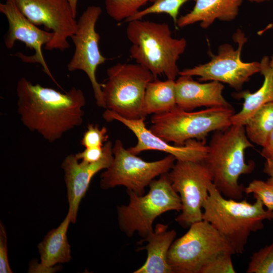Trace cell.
<instances>
[{"mask_svg":"<svg viewBox=\"0 0 273 273\" xmlns=\"http://www.w3.org/2000/svg\"><path fill=\"white\" fill-rule=\"evenodd\" d=\"M76 158L84 163H92L99 161L104 155L102 147L85 148L83 151L75 154Z\"/></svg>","mask_w":273,"mask_h":273,"instance_id":"obj_31","label":"cell"},{"mask_svg":"<svg viewBox=\"0 0 273 273\" xmlns=\"http://www.w3.org/2000/svg\"><path fill=\"white\" fill-rule=\"evenodd\" d=\"M155 0H105L107 14L117 22L125 21L148 2Z\"/></svg>","mask_w":273,"mask_h":273,"instance_id":"obj_24","label":"cell"},{"mask_svg":"<svg viewBox=\"0 0 273 273\" xmlns=\"http://www.w3.org/2000/svg\"><path fill=\"white\" fill-rule=\"evenodd\" d=\"M0 272H13L8 260L7 232L2 221L0 222Z\"/></svg>","mask_w":273,"mask_h":273,"instance_id":"obj_30","label":"cell"},{"mask_svg":"<svg viewBox=\"0 0 273 273\" xmlns=\"http://www.w3.org/2000/svg\"><path fill=\"white\" fill-rule=\"evenodd\" d=\"M243 0H196L193 9L178 18L176 26L184 28L196 23L204 29L218 20L230 22L236 19Z\"/></svg>","mask_w":273,"mask_h":273,"instance_id":"obj_18","label":"cell"},{"mask_svg":"<svg viewBox=\"0 0 273 273\" xmlns=\"http://www.w3.org/2000/svg\"><path fill=\"white\" fill-rule=\"evenodd\" d=\"M107 121H118L130 129L137 138L136 144L127 149L133 154L138 155L143 151L154 150L168 153L174 156L176 161H204L208 147L205 141L191 140L185 145H170L148 129L145 119L136 120L124 118L114 112L106 109L103 113Z\"/></svg>","mask_w":273,"mask_h":273,"instance_id":"obj_15","label":"cell"},{"mask_svg":"<svg viewBox=\"0 0 273 273\" xmlns=\"http://www.w3.org/2000/svg\"><path fill=\"white\" fill-rule=\"evenodd\" d=\"M237 49L230 44H221L216 54L204 64L180 71L179 75L197 76L201 81H216L228 84L237 92L242 90L245 83L254 74L260 72V62H243L241 58L243 48L247 40L244 33L238 29L234 34Z\"/></svg>","mask_w":273,"mask_h":273,"instance_id":"obj_10","label":"cell"},{"mask_svg":"<svg viewBox=\"0 0 273 273\" xmlns=\"http://www.w3.org/2000/svg\"><path fill=\"white\" fill-rule=\"evenodd\" d=\"M16 94L18 113L23 125L50 143L61 139L83 121L86 101L80 88L73 86L62 93L21 77L17 83Z\"/></svg>","mask_w":273,"mask_h":273,"instance_id":"obj_1","label":"cell"},{"mask_svg":"<svg viewBox=\"0 0 273 273\" xmlns=\"http://www.w3.org/2000/svg\"><path fill=\"white\" fill-rule=\"evenodd\" d=\"M11 1L32 23L53 33L45 50L64 51L69 48L68 39L75 32L77 21L67 0Z\"/></svg>","mask_w":273,"mask_h":273,"instance_id":"obj_13","label":"cell"},{"mask_svg":"<svg viewBox=\"0 0 273 273\" xmlns=\"http://www.w3.org/2000/svg\"><path fill=\"white\" fill-rule=\"evenodd\" d=\"M260 154L265 160H273V130L262 147Z\"/></svg>","mask_w":273,"mask_h":273,"instance_id":"obj_32","label":"cell"},{"mask_svg":"<svg viewBox=\"0 0 273 273\" xmlns=\"http://www.w3.org/2000/svg\"><path fill=\"white\" fill-rule=\"evenodd\" d=\"M86 128L81 140V144L85 148L102 147L108 141L106 127L100 128L97 124L90 123Z\"/></svg>","mask_w":273,"mask_h":273,"instance_id":"obj_29","label":"cell"},{"mask_svg":"<svg viewBox=\"0 0 273 273\" xmlns=\"http://www.w3.org/2000/svg\"><path fill=\"white\" fill-rule=\"evenodd\" d=\"M189 230L175 240L167 261L172 273H199L204 264L223 252H236L225 238L208 222L192 224Z\"/></svg>","mask_w":273,"mask_h":273,"instance_id":"obj_8","label":"cell"},{"mask_svg":"<svg viewBox=\"0 0 273 273\" xmlns=\"http://www.w3.org/2000/svg\"><path fill=\"white\" fill-rule=\"evenodd\" d=\"M70 222L71 217L68 212L60 224L50 231L38 245L41 265L51 268L57 264L70 261L71 246L67 236Z\"/></svg>","mask_w":273,"mask_h":273,"instance_id":"obj_21","label":"cell"},{"mask_svg":"<svg viewBox=\"0 0 273 273\" xmlns=\"http://www.w3.org/2000/svg\"><path fill=\"white\" fill-rule=\"evenodd\" d=\"M247 273H273V242L254 253Z\"/></svg>","mask_w":273,"mask_h":273,"instance_id":"obj_26","label":"cell"},{"mask_svg":"<svg viewBox=\"0 0 273 273\" xmlns=\"http://www.w3.org/2000/svg\"><path fill=\"white\" fill-rule=\"evenodd\" d=\"M191 1L196 0H155L151 6L140 10L124 22H128L132 20L142 19L145 16L150 14L165 13L172 18L176 25L180 8L184 4Z\"/></svg>","mask_w":273,"mask_h":273,"instance_id":"obj_25","label":"cell"},{"mask_svg":"<svg viewBox=\"0 0 273 273\" xmlns=\"http://www.w3.org/2000/svg\"><path fill=\"white\" fill-rule=\"evenodd\" d=\"M0 12L5 16L8 23V29L4 39L5 47L12 49L18 40L24 43L26 47L33 50L34 54L27 55L17 52L14 55L24 63L39 64L44 72L61 88L49 69L42 53V47L50 42L53 33L42 30L32 23L11 0L0 3Z\"/></svg>","mask_w":273,"mask_h":273,"instance_id":"obj_14","label":"cell"},{"mask_svg":"<svg viewBox=\"0 0 273 273\" xmlns=\"http://www.w3.org/2000/svg\"><path fill=\"white\" fill-rule=\"evenodd\" d=\"M176 236L174 230H168V225L157 224L153 231L142 240L147 244L139 250L147 251V258L144 264L133 273H172L167 256Z\"/></svg>","mask_w":273,"mask_h":273,"instance_id":"obj_19","label":"cell"},{"mask_svg":"<svg viewBox=\"0 0 273 273\" xmlns=\"http://www.w3.org/2000/svg\"><path fill=\"white\" fill-rule=\"evenodd\" d=\"M169 178L181 202L176 221L183 227L203 220V207L209 196L211 174L202 161H176L168 172Z\"/></svg>","mask_w":273,"mask_h":273,"instance_id":"obj_11","label":"cell"},{"mask_svg":"<svg viewBox=\"0 0 273 273\" xmlns=\"http://www.w3.org/2000/svg\"><path fill=\"white\" fill-rule=\"evenodd\" d=\"M107 74L101 83L106 109L126 119H145L143 102L147 85L156 79L153 74L138 63H118Z\"/></svg>","mask_w":273,"mask_h":273,"instance_id":"obj_7","label":"cell"},{"mask_svg":"<svg viewBox=\"0 0 273 273\" xmlns=\"http://www.w3.org/2000/svg\"><path fill=\"white\" fill-rule=\"evenodd\" d=\"M263 172L268 176L266 181L273 186V160H266Z\"/></svg>","mask_w":273,"mask_h":273,"instance_id":"obj_33","label":"cell"},{"mask_svg":"<svg viewBox=\"0 0 273 273\" xmlns=\"http://www.w3.org/2000/svg\"><path fill=\"white\" fill-rule=\"evenodd\" d=\"M113 146L111 141L106 142L103 146L102 158L95 163L79 162L73 154L67 155L63 160L61 166L64 172L68 212L72 223L76 222L80 203L87 191L92 179L98 172L108 168L111 164L113 159Z\"/></svg>","mask_w":273,"mask_h":273,"instance_id":"obj_16","label":"cell"},{"mask_svg":"<svg viewBox=\"0 0 273 273\" xmlns=\"http://www.w3.org/2000/svg\"><path fill=\"white\" fill-rule=\"evenodd\" d=\"M127 23L126 34L131 43L130 57L156 78L164 75L175 80L180 71L177 61L186 49V39L173 37L165 23L142 19Z\"/></svg>","mask_w":273,"mask_h":273,"instance_id":"obj_2","label":"cell"},{"mask_svg":"<svg viewBox=\"0 0 273 273\" xmlns=\"http://www.w3.org/2000/svg\"><path fill=\"white\" fill-rule=\"evenodd\" d=\"M253 147L243 125L216 131L211 138L204 161L213 184L228 198L240 200L243 197L245 187L239 179L254 169V162L247 163L244 155L246 150Z\"/></svg>","mask_w":273,"mask_h":273,"instance_id":"obj_3","label":"cell"},{"mask_svg":"<svg viewBox=\"0 0 273 273\" xmlns=\"http://www.w3.org/2000/svg\"><path fill=\"white\" fill-rule=\"evenodd\" d=\"M176 107L175 80L156 78L148 83L143 102L146 116L168 112Z\"/></svg>","mask_w":273,"mask_h":273,"instance_id":"obj_22","label":"cell"},{"mask_svg":"<svg viewBox=\"0 0 273 273\" xmlns=\"http://www.w3.org/2000/svg\"><path fill=\"white\" fill-rule=\"evenodd\" d=\"M113 153L111 164L101 174V187L107 190L122 186L139 195L144 194L156 177L168 172L176 161L170 154L159 160L145 161L129 152L120 140L115 141Z\"/></svg>","mask_w":273,"mask_h":273,"instance_id":"obj_9","label":"cell"},{"mask_svg":"<svg viewBox=\"0 0 273 273\" xmlns=\"http://www.w3.org/2000/svg\"><path fill=\"white\" fill-rule=\"evenodd\" d=\"M235 113L232 107H210L195 112L176 107L153 114L150 129L165 141L182 146L191 140L204 141L210 132L230 127Z\"/></svg>","mask_w":273,"mask_h":273,"instance_id":"obj_6","label":"cell"},{"mask_svg":"<svg viewBox=\"0 0 273 273\" xmlns=\"http://www.w3.org/2000/svg\"><path fill=\"white\" fill-rule=\"evenodd\" d=\"M246 194H252L255 199H259L267 210L273 211V186L266 181L254 179L244 189Z\"/></svg>","mask_w":273,"mask_h":273,"instance_id":"obj_27","label":"cell"},{"mask_svg":"<svg viewBox=\"0 0 273 273\" xmlns=\"http://www.w3.org/2000/svg\"><path fill=\"white\" fill-rule=\"evenodd\" d=\"M225 198L213 183L203 207V220L210 223L229 242L236 254H242L251 233L264 226L265 219H273V211L265 210L261 201Z\"/></svg>","mask_w":273,"mask_h":273,"instance_id":"obj_4","label":"cell"},{"mask_svg":"<svg viewBox=\"0 0 273 273\" xmlns=\"http://www.w3.org/2000/svg\"><path fill=\"white\" fill-rule=\"evenodd\" d=\"M102 12L100 7L89 6L77 21L75 32L71 37L74 51L67 64V69L70 72L80 70L85 73L92 85L97 105L106 109L101 85L96 77L98 67L107 60L101 53L100 36L96 29Z\"/></svg>","mask_w":273,"mask_h":273,"instance_id":"obj_12","label":"cell"},{"mask_svg":"<svg viewBox=\"0 0 273 273\" xmlns=\"http://www.w3.org/2000/svg\"><path fill=\"white\" fill-rule=\"evenodd\" d=\"M247 1L251 3H262L266 2H268L270 0H247Z\"/></svg>","mask_w":273,"mask_h":273,"instance_id":"obj_35","label":"cell"},{"mask_svg":"<svg viewBox=\"0 0 273 273\" xmlns=\"http://www.w3.org/2000/svg\"><path fill=\"white\" fill-rule=\"evenodd\" d=\"M149 186V192L143 195L127 191L128 204L117 208L119 228L128 237L136 232L144 239L153 231L154 221L158 216L181 210L180 198L172 187L168 172L153 180Z\"/></svg>","mask_w":273,"mask_h":273,"instance_id":"obj_5","label":"cell"},{"mask_svg":"<svg viewBox=\"0 0 273 273\" xmlns=\"http://www.w3.org/2000/svg\"><path fill=\"white\" fill-rule=\"evenodd\" d=\"M233 253L223 252L210 259L200 269L199 273H235L232 256Z\"/></svg>","mask_w":273,"mask_h":273,"instance_id":"obj_28","label":"cell"},{"mask_svg":"<svg viewBox=\"0 0 273 273\" xmlns=\"http://www.w3.org/2000/svg\"><path fill=\"white\" fill-rule=\"evenodd\" d=\"M192 77L179 75L175 80L177 107L190 111L201 107H232L222 95L224 85L222 83L216 81L200 83Z\"/></svg>","mask_w":273,"mask_h":273,"instance_id":"obj_17","label":"cell"},{"mask_svg":"<svg viewBox=\"0 0 273 273\" xmlns=\"http://www.w3.org/2000/svg\"><path fill=\"white\" fill-rule=\"evenodd\" d=\"M260 73L264 80L261 87L254 93L244 90L235 94V97L243 99L241 110L231 118L232 125H244L248 119L264 104L273 102V57L263 56L260 61Z\"/></svg>","mask_w":273,"mask_h":273,"instance_id":"obj_20","label":"cell"},{"mask_svg":"<svg viewBox=\"0 0 273 273\" xmlns=\"http://www.w3.org/2000/svg\"><path fill=\"white\" fill-rule=\"evenodd\" d=\"M70 4L74 15L76 17L78 0H67Z\"/></svg>","mask_w":273,"mask_h":273,"instance_id":"obj_34","label":"cell"},{"mask_svg":"<svg viewBox=\"0 0 273 273\" xmlns=\"http://www.w3.org/2000/svg\"><path fill=\"white\" fill-rule=\"evenodd\" d=\"M244 127L250 142L262 147L273 130V102L258 109L248 119Z\"/></svg>","mask_w":273,"mask_h":273,"instance_id":"obj_23","label":"cell"}]
</instances>
